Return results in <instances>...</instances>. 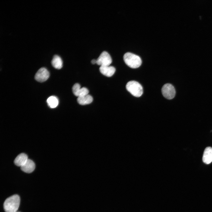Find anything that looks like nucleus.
Here are the masks:
<instances>
[{
    "label": "nucleus",
    "mask_w": 212,
    "mask_h": 212,
    "mask_svg": "<svg viewBox=\"0 0 212 212\" xmlns=\"http://www.w3.org/2000/svg\"><path fill=\"white\" fill-rule=\"evenodd\" d=\"M20 198L15 194L6 198L4 201L3 207L5 212H16L20 204Z\"/></svg>",
    "instance_id": "1"
},
{
    "label": "nucleus",
    "mask_w": 212,
    "mask_h": 212,
    "mask_svg": "<svg viewBox=\"0 0 212 212\" xmlns=\"http://www.w3.org/2000/svg\"><path fill=\"white\" fill-rule=\"evenodd\" d=\"M123 59L125 64L132 68H137L142 64V60L140 57L130 52H127L124 54Z\"/></svg>",
    "instance_id": "2"
},
{
    "label": "nucleus",
    "mask_w": 212,
    "mask_h": 212,
    "mask_svg": "<svg viewBox=\"0 0 212 212\" xmlns=\"http://www.w3.org/2000/svg\"><path fill=\"white\" fill-rule=\"evenodd\" d=\"M126 87L129 92L135 97H140L143 92V88L141 85L135 81L128 82L126 85Z\"/></svg>",
    "instance_id": "3"
},
{
    "label": "nucleus",
    "mask_w": 212,
    "mask_h": 212,
    "mask_svg": "<svg viewBox=\"0 0 212 212\" xmlns=\"http://www.w3.org/2000/svg\"><path fill=\"white\" fill-rule=\"evenodd\" d=\"M161 91L163 96L169 100L173 99L175 94V91L174 87L169 83L165 84L162 88Z\"/></svg>",
    "instance_id": "4"
},
{
    "label": "nucleus",
    "mask_w": 212,
    "mask_h": 212,
    "mask_svg": "<svg viewBox=\"0 0 212 212\" xmlns=\"http://www.w3.org/2000/svg\"><path fill=\"white\" fill-rule=\"evenodd\" d=\"M112 61L109 54L107 52L103 51L96 60V64L100 66H110Z\"/></svg>",
    "instance_id": "5"
},
{
    "label": "nucleus",
    "mask_w": 212,
    "mask_h": 212,
    "mask_svg": "<svg viewBox=\"0 0 212 212\" xmlns=\"http://www.w3.org/2000/svg\"><path fill=\"white\" fill-rule=\"evenodd\" d=\"M49 76L48 70L44 67L40 68L35 76V79L37 81L43 82L47 80Z\"/></svg>",
    "instance_id": "6"
},
{
    "label": "nucleus",
    "mask_w": 212,
    "mask_h": 212,
    "mask_svg": "<svg viewBox=\"0 0 212 212\" xmlns=\"http://www.w3.org/2000/svg\"><path fill=\"white\" fill-rule=\"evenodd\" d=\"M72 92L74 94L78 97L88 94V90L85 87H81L78 83H76L72 87Z\"/></svg>",
    "instance_id": "7"
},
{
    "label": "nucleus",
    "mask_w": 212,
    "mask_h": 212,
    "mask_svg": "<svg viewBox=\"0 0 212 212\" xmlns=\"http://www.w3.org/2000/svg\"><path fill=\"white\" fill-rule=\"evenodd\" d=\"M35 168V164L32 160L28 159L25 163L21 167V169L23 171L27 173L32 172Z\"/></svg>",
    "instance_id": "8"
},
{
    "label": "nucleus",
    "mask_w": 212,
    "mask_h": 212,
    "mask_svg": "<svg viewBox=\"0 0 212 212\" xmlns=\"http://www.w3.org/2000/svg\"><path fill=\"white\" fill-rule=\"evenodd\" d=\"M99 70L102 74L107 77L112 76L115 71V68L110 66H100Z\"/></svg>",
    "instance_id": "9"
},
{
    "label": "nucleus",
    "mask_w": 212,
    "mask_h": 212,
    "mask_svg": "<svg viewBox=\"0 0 212 212\" xmlns=\"http://www.w3.org/2000/svg\"><path fill=\"white\" fill-rule=\"evenodd\" d=\"M203 162L206 164H209L212 162V148H206L204 150L202 158Z\"/></svg>",
    "instance_id": "10"
},
{
    "label": "nucleus",
    "mask_w": 212,
    "mask_h": 212,
    "mask_svg": "<svg viewBox=\"0 0 212 212\" xmlns=\"http://www.w3.org/2000/svg\"><path fill=\"white\" fill-rule=\"evenodd\" d=\"M28 159V156L26 154L21 153L16 157L14 162L16 166L21 167L25 163Z\"/></svg>",
    "instance_id": "11"
},
{
    "label": "nucleus",
    "mask_w": 212,
    "mask_h": 212,
    "mask_svg": "<svg viewBox=\"0 0 212 212\" xmlns=\"http://www.w3.org/2000/svg\"><path fill=\"white\" fill-rule=\"evenodd\" d=\"M93 100L92 97L89 94L78 97L77 99L78 103L82 105L90 104L92 102Z\"/></svg>",
    "instance_id": "12"
},
{
    "label": "nucleus",
    "mask_w": 212,
    "mask_h": 212,
    "mask_svg": "<svg viewBox=\"0 0 212 212\" xmlns=\"http://www.w3.org/2000/svg\"><path fill=\"white\" fill-rule=\"evenodd\" d=\"M52 64L55 68L61 69L63 66V62L61 57L57 55L54 56L51 61Z\"/></svg>",
    "instance_id": "13"
},
{
    "label": "nucleus",
    "mask_w": 212,
    "mask_h": 212,
    "mask_svg": "<svg viewBox=\"0 0 212 212\" xmlns=\"http://www.w3.org/2000/svg\"><path fill=\"white\" fill-rule=\"evenodd\" d=\"M47 102L48 105L50 108H54L58 105L59 100L56 97L51 96L47 99Z\"/></svg>",
    "instance_id": "14"
},
{
    "label": "nucleus",
    "mask_w": 212,
    "mask_h": 212,
    "mask_svg": "<svg viewBox=\"0 0 212 212\" xmlns=\"http://www.w3.org/2000/svg\"><path fill=\"white\" fill-rule=\"evenodd\" d=\"M91 62L93 64H96V60L93 59L91 61Z\"/></svg>",
    "instance_id": "15"
},
{
    "label": "nucleus",
    "mask_w": 212,
    "mask_h": 212,
    "mask_svg": "<svg viewBox=\"0 0 212 212\" xmlns=\"http://www.w3.org/2000/svg\"></svg>",
    "instance_id": "16"
}]
</instances>
